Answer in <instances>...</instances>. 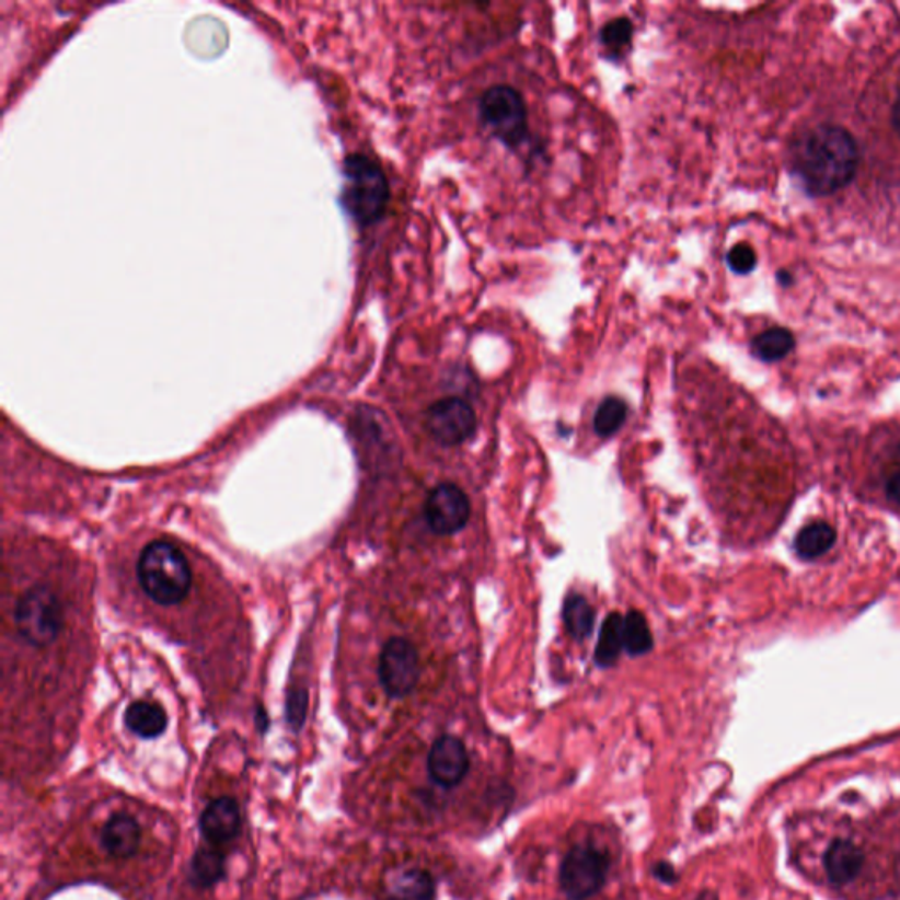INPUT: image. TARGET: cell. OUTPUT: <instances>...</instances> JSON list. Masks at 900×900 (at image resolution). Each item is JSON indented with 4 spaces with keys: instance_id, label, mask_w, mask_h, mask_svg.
Wrapping results in <instances>:
<instances>
[{
    "instance_id": "obj_21",
    "label": "cell",
    "mask_w": 900,
    "mask_h": 900,
    "mask_svg": "<svg viewBox=\"0 0 900 900\" xmlns=\"http://www.w3.org/2000/svg\"><path fill=\"white\" fill-rule=\"evenodd\" d=\"M624 649L633 658L653 649V633L642 612L630 611L624 615Z\"/></svg>"
},
{
    "instance_id": "obj_27",
    "label": "cell",
    "mask_w": 900,
    "mask_h": 900,
    "mask_svg": "<svg viewBox=\"0 0 900 900\" xmlns=\"http://www.w3.org/2000/svg\"><path fill=\"white\" fill-rule=\"evenodd\" d=\"M887 495L888 498L900 504V469L891 473L890 477H888Z\"/></svg>"
},
{
    "instance_id": "obj_9",
    "label": "cell",
    "mask_w": 900,
    "mask_h": 900,
    "mask_svg": "<svg viewBox=\"0 0 900 900\" xmlns=\"http://www.w3.org/2000/svg\"><path fill=\"white\" fill-rule=\"evenodd\" d=\"M424 518L437 535H454L470 521V499L454 484H440L424 504Z\"/></svg>"
},
{
    "instance_id": "obj_3",
    "label": "cell",
    "mask_w": 900,
    "mask_h": 900,
    "mask_svg": "<svg viewBox=\"0 0 900 900\" xmlns=\"http://www.w3.org/2000/svg\"><path fill=\"white\" fill-rule=\"evenodd\" d=\"M389 203V183L373 159L356 153L344 165L342 205L361 226H371L382 219Z\"/></svg>"
},
{
    "instance_id": "obj_16",
    "label": "cell",
    "mask_w": 900,
    "mask_h": 900,
    "mask_svg": "<svg viewBox=\"0 0 900 900\" xmlns=\"http://www.w3.org/2000/svg\"><path fill=\"white\" fill-rule=\"evenodd\" d=\"M223 876H226V856L220 852V847L206 844L194 853L191 873H188V879L194 887L206 890L222 881Z\"/></svg>"
},
{
    "instance_id": "obj_10",
    "label": "cell",
    "mask_w": 900,
    "mask_h": 900,
    "mask_svg": "<svg viewBox=\"0 0 900 900\" xmlns=\"http://www.w3.org/2000/svg\"><path fill=\"white\" fill-rule=\"evenodd\" d=\"M470 769L469 751L455 737H440L429 749L428 772L437 785L452 788L460 785Z\"/></svg>"
},
{
    "instance_id": "obj_15",
    "label": "cell",
    "mask_w": 900,
    "mask_h": 900,
    "mask_svg": "<svg viewBox=\"0 0 900 900\" xmlns=\"http://www.w3.org/2000/svg\"><path fill=\"white\" fill-rule=\"evenodd\" d=\"M125 727L141 739H155L168 727V714L155 702L138 700L125 711Z\"/></svg>"
},
{
    "instance_id": "obj_11",
    "label": "cell",
    "mask_w": 900,
    "mask_h": 900,
    "mask_svg": "<svg viewBox=\"0 0 900 900\" xmlns=\"http://www.w3.org/2000/svg\"><path fill=\"white\" fill-rule=\"evenodd\" d=\"M199 830L206 844L223 846L234 841L241 832V812L234 798H215L199 818Z\"/></svg>"
},
{
    "instance_id": "obj_13",
    "label": "cell",
    "mask_w": 900,
    "mask_h": 900,
    "mask_svg": "<svg viewBox=\"0 0 900 900\" xmlns=\"http://www.w3.org/2000/svg\"><path fill=\"white\" fill-rule=\"evenodd\" d=\"M865 856L852 841L835 839L823 856L824 870L833 885H846L861 874Z\"/></svg>"
},
{
    "instance_id": "obj_29",
    "label": "cell",
    "mask_w": 900,
    "mask_h": 900,
    "mask_svg": "<svg viewBox=\"0 0 900 900\" xmlns=\"http://www.w3.org/2000/svg\"><path fill=\"white\" fill-rule=\"evenodd\" d=\"M776 278L783 287H788L792 286V284H794V277H792V275H789V273L786 272V269H780V272H777Z\"/></svg>"
},
{
    "instance_id": "obj_2",
    "label": "cell",
    "mask_w": 900,
    "mask_h": 900,
    "mask_svg": "<svg viewBox=\"0 0 900 900\" xmlns=\"http://www.w3.org/2000/svg\"><path fill=\"white\" fill-rule=\"evenodd\" d=\"M138 580L147 597L162 607L178 605L192 588V568L182 549L153 540L138 559Z\"/></svg>"
},
{
    "instance_id": "obj_24",
    "label": "cell",
    "mask_w": 900,
    "mask_h": 900,
    "mask_svg": "<svg viewBox=\"0 0 900 900\" xmlns=\"http://www.w3.org/2000/svg\"><path fill=\"white\" fill-rule=\"evenodd\" d=\"M727 264L736 275H749L757 268V252L749 243H737L728 250Z\"/></svg>"
},
{
    "instance_id": "obj_22",
    "label": "cell",
    "mask_w": 900,
    "mask_h": 900,
    "mask_svg": "<svg viewBox=\"0 0 900 900\" xmlns=\"http://www.w3.org/2000/svg\"><path fill=\"white\" fill-rule=\"evenodd\" d=\"M626 403L618 396H609L600 403L595 414L593 428L600 438H609L620 431L626 420Z\"/></svg>"
},
{
    "instance_id": "obj_23",
    "label": "cell",
    "mask_w": 900,
    "mask_h": 900,
    "mask_svg": "<svg viewBox=\"0 0 900 900\" xmlns=\"http://www.w3.org/2000/svg\"><path fill=\"white\" fill-rule=\"evenodd\" d=\"M633 23L624 16L611 20L603 25L600 31V43L605 46L611 54H620L632 43Z\"/></svg>"
},
{
    "instance_id": "obj_25",
    "label": "cell",
    "mask_w": 900,
    "mask_h": 900,
    "mask_svg": "<svg viewBox=\"0 0 900 900\" xmlns=\"http://www.w3.org/2000/svg\"><path fill=\"white\" fill-rule=\"evenodd\" d=\"M307 691H304L303 688H298V690L290 691L289 696H287L286 704V718L287 723H289L290 730L299 731L303 728L304 722H307Z\"/></svg>"
},
{
    "instance_id": "obj_26",
    "label": "cell",
    "mask_w": 900,
    "mask_h": 900,
    "mask_svg": "<svg viewBox=\"0 0 900 900\" xmlns=\"http://www.w3.org/2000/svg\"><path fill=\"white\" fill-rule=\"evenodd\" d=\"M653 876H655L658 881L665 882V885H672V882H676V878H678L676 869H673L672 865L667 864V862L656 864L655 869H653Z\"/></svg>"
},
{
    "instance_id": "obj_18",
    "label": "cell",
    "mask_w": 900,
    "mask_h": 900,
    "mask_svg": "<svg viewBox=\"0 0 900 900\" xmlns=\"http://www.w3.org/2000/svg\"><path fill=\"white\" fill-rule=\"evenodd\" d=\"M835 539H838V531L830 527L829 522H812L809 527L798 531L795 536V553L806 562H812L816 557L823 556L832 547Z\"/></svg>"
},
{
    "instance_id": "obj_28",
    "label": "cell",
    "mask_w": 900,
    "mask_h": 900,
    "mask_svg": "<svg viewBox=\"0 0 900 900\" xmlns=\"http://www.w3.org/2000/svg\"><path fill=\"white\" fill-rule=\"evenodd\" d=\"M891 127H893L896 135L900 138V97L897 99L896 104L891 107Z\"/></svg>"
},
{
    "instance_id": "obj_12",
    "label": "cell",
    "mask_w": 900,
    "mask_h": 900,
    "mask_svg": "<svg viewBox=\"0 0 900 900\" xmlns=\"http://www.w3.org/2000/svg\"><path fill=\"white\" fill-rule=\"evenodd\" d=\"M141 827L132 816L116 812L101 830V846L113 858H129L139 850Z\"/></svg>"
},
{
    "instance_id": "obj_30",
    "label": "cell",
    "mask_w": 900,
    "mask_h": 900,
    "mask_svg": "<svg viewBox=\"0 0 900 900\" xmlns=\"http://www.w3.org/2000/svg\"><path fill=\"white\" fill-rule=\"evenodd\" d=\"M899 458H900V447H899Z\"/></svg>"
},
{
    "instance_id": "obj_19",
    "label": "cell",
    "mask_w": 900,
    "mask_h": 900,
    "mask_svg": "<svg viewBox=\"0 0 900 900\" xmlns=\"http://www.w3.org/2000/svg\"><path fill=\"white\" fill-rule=\"evenodd\" d=\"M795 336L786 327H771L751 342V353L763 362H777L794 353Z\"/></svg>"
},
{
    "instance_id": "obj_8",
    "label": "cell",
    "mask_w": 900,
    "mask_h": 900,
    "mask_svg": "<svg viewBox=\"0 0 900 900\" xmlns=\"http://www.w3.org/2000/svg\"><path fill=\"white\" fill-rule=\"evenodd\" d=\"M426 426L429 435L441 446H460L475 435L477 415L460 397H446L429 406Z\"/></svg>"
},
{
    "instance_id": "obj_4",
    "label": "cell",
    "mask_w": 900,
    "mask_h": 900,
    "mask_svg": "<svg viewBox=\"0 0 900 900\" xmlns=\"http://www.w3.org/2000/svg\"><path fill=\"white\" fill-rule=\"evenodd\" d=\"M14 626L32 647L55 644L64 628V605L54 588L34 585L23 591L14 607Z\"/></svg>"
},
{
    "instance_id": "obj_5",
    "label": "cell",
    "mask_w": 900,
    "mask_h": 900,
    "mask_svg": "<svg viewBox=\"0 0 900 900\" xmlns=\"http://www.w3.org/2000/svg\"><path fill=\"white\" fill-rule=\"evenodd\" d=\"M482 120L508 148L521 147L528 139V109L518 90L508 85L487 89L478 103Z\"/></svg>"
},
{
    "instance_id": "obj_1",
    "label": "cell",
    "mask_w": 900,
    "mask_h": 900,
    "mask_svg": "<svg viewBox=\"0 0 900 900\" xmlns=\"http://www.w3.org/2000/svg\"><path fill=\"white\" fill-rule=\"evenodd\" d=\"M858 145L841 125L821 124L804 132L792 148V174L812 197L838 194L855 180Z\"/></svg>"
},
{
    "instance_id": "obj_6",
    "label": "cell",
    "mask_w": 900,
    "mask_h": 900,
    "mask_svg": "<svg viewBox=\"0 0 900 900\" xmlns=\"http://www.w3.org/2000/svg\"><path fill=\"white\" fill-rule=\"evenodd\" d=\"M609 858L597 847L575 846L566 853L559 869V885L570 900L593 897L607 879Z\"/></svg>"
},
{
    "instance_id": "obj_14",
    "label": "cell",
    "mask_w": 900,
    "mask_h": 900,
    "mask_svg": "<svg viewBox=\"0 0 900 900\" xmlns=\"http://www.w3.org/2000/svg\"><path fill=\"white\" fill-rule=\"evenodd\" d=\"M437 888L429 873L403 869L391 874L382 900H435Z\"/></svg>"
},
{
    "instance_id": "obj_7",
    "label": "cell",
    "mask_w": 900,
    "mask_h": 900,
    "mask_svg": "<svg viewBox=\"0 0 900 900\" xmlns=\"http://www.w3.org/2000/svg\"><path fill=\"white\" fill-rule=\"evenodd\" d=\"M379 678L391 699H403L417 686L420 678L419 655L406 638L394 637L383 646L379 660Z\"/></svg>"
},
{
    "instance_id": "obj_17",
    "label": "cell",
    "mask_w": 900,
    "mask_h": 900,
    "mask_svg": "<svg viewBox=\"0 0 900 900\" xmlns=\"http://www.w3.org/2000/svg\"><path fill=\"white\" fill-rule=\"evenodd\" d=\"M624 649V615L612 612L607 615L600 628L595 661L598 667L609 669L618 661Z\"/></svg>"
},
{
    "instance_id": "obj_20",
    "label": "cell",
    "mask_w": 900,
    "mask_h": 900,
    "mask_svg": "<svg viewBox=\"0 0 900 900\" xmlns=\"http://www.w3.org/2000/svg\"><path fill=\"white\" fill-rule=\"evenodd\" d=\"M563 623L575 641H586L593 633L595 611L580 595H570L563 605Z\"/></svg>"
}]
</instances>
